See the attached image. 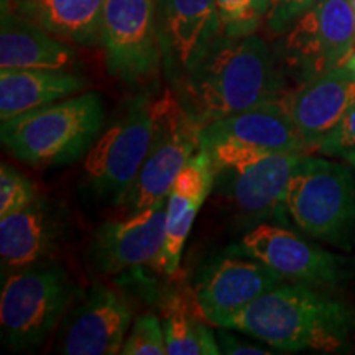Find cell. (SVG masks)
Here are the masks:
<instances>
[{"label": "cell", "instance_id": "obj_1", "mask_svg": "<svg viewBox=\"0 0 355 355\" xmlns=\"http://www.w3.org/2000/svg\"><path fill=\"white\" fill-rule=\"evenodd\" d=\"M285 76L273 48L259 35H224L175 84V94L202 128L266 102L285 101L290 94Z\"/></svg>", "mask_w": 355, "mask_h": 355}, {"label": "cell", "instance_id": "obj_2", "mask_svg": "<svg viewBox=\"0 0 355 355\" xmlns=\"http://www.w3.org/2000/svg\"><path fill=\"white\" fill-rule=\"evenodd\" d=\"M217 327L242 332L282 352L336 354L349 349L355 314L344 301L304 283L275 286Z\"/></svg>", "mask_w": 355, "mask_h": 355}, {"label": "cell", "instance_id": "obj_3", "mask_svg": "<svg viewBox=\"0 0 355 355\" xmlns=\"http://www.w3.org/2000/svg\"><path fill=\"white\" fill-rule=\"evenodd\" d=\"M101 94L84 91L53 104L2 121V144L30 166L68 165L86 155L104 130Z\"/></svg>", "mask_w": 355, "mask_h": 355}, {"label": "cell", "instance_id": "obj_4", "mask_svg": "<svg viewBox=\"0 0 355 355\" xmlns=\"http://www.w3.org/2000/svg\"><path fill=\"white\" fill-rule=\"evenodd\" d=\"M84 293L64 268L51 261L3 273L0 295L3 344L12 350L37 349Z\"/></svg>", "mask_w": 355, "mask_h": 355}, {"label": "cell", "instance_id": "obj_5", "mask_svg": "<svg viewBox=\"0 0 355 355\" xmlns=\"http://www.w3.org/2000/svg\"><path fill=\"white\" fill-rule=\"evenodd\" d=\"M285 211L303 234L349 250L355 242L354 168L304 153L288 183Z\"/></svg>", "mask_w": 355, "mask_h": 355}, {"label": "cell", "instance_id": "obj_6", "mask_svg": "<svg viewBox=\"0 0 355 355\" xmlns=\"http://www.w3.org/2000/svg\"><path fill=\"white\" fill-rule=\"evenodd\" d=\"M170 89L155 99L140 94L128 101L84 158V183L97 198L117 206L130 188L152 148Z\"/></svg>", "mask_w": 355, "mask_h": 355}, {"label": "cell", "instance_id": "obj_7", "mask_svg": "<svg viewBox=\"0 0 355 355\" xmlns=\"http://www.w3.org/2000/svg\"><path fill=\"white\" fill-rule=\"evenodd\" d=\"M214 168V186L242 214L268 217L285 209L290 178L304 153H282L234 141L202 145Z\"/></svg>", "mask_w": 355, "mask_h": 355}, {"label": "cell", "instance_id": "obj_8", "mask_svg": "<svg viewBox=\"0 0 355 355\" xmlns=\"http://www.w3.org/2000/svg\"><path fill=\"white\" fill-rule=\"evenodd\" d=\"M279 64L300 84L345 66L355 53V19L350 0H321L278 35Z\"/></svg>", "mask_w": 355, "mask_h": 355}, {"label": "cell", "instance_id": "obj_9", "mask_svg": "<svg viewBox=\"0 0 355 355\" xmlns=\"http://www.w3.org/2000/svg\"><path fill=\"white\" fill-rule=\"evenodd\" d=\"M101 48L110 76L130 86L157 81L163 71L158 0H105Z\"/></svg>", "mask_w": 355, "mask_h": 355}, {"label": "cell", "instance_id": "obj_10", "mask_svg": "<svg viewBox=\"0 0 355 355\" xmlns=\"http://www.w3.org/2000/svg\"><path fill=\"white\" fill-rule=\"evenodd\" d=\"M201 148V127L186 114L175 91L170 89L152 148L117 206L132 214L165 201L176 178Z\"/></svg>", "mask_w": 355, "mask_h": 355}, {"label": "cell", "instance_id": "obj_11", "mask_svg": "<svg viewBox=\"0 0 355 355\" xmlns=\"http://www.w3.org/2000/svg\"><path fill=\"white\" fill-rule=\"evenodd\" d=\"M234 250L268 265L285 279L309 286H337L355 272L347 257L311 243L301 235L279 225H255L242 237Z\"/></svg>", "mask_w": 355, "mask_h": 355}, {"label": "cell", "instance_id": "obj_12", "mask_svg": "<svg viewBox=\"0 0 355 355\" xmlns=\"http://www.w3.org/2000/svg\"><path fill=\"white\" fill-rule=\"evenodd\" d=\"M132 318V306L122 293L94 283L61 322L56 350L66 355L122 354Z\"/></svg>", "mask_w": 355, "mask_h": 355}, {"label": "cell", "instance_id": "obj_13", "mask_svg": "<svg viewBox=\"0 0 355 355\" xmlns=\"http://www.w3.org/2000/svg\"><path fill=\"white\" fill-rule=\"evenodd\" d=\"M163 71L176 84L211 50L222 33L216 0H158Z\"/></svg>", "mask_w": 355, "mask_h": 355}, {"label": "cell", "instance_id": "obj_14", "mask_svg": "<svg viewBox=\"0 0 355 355\" xmlns=\"http://www.w3.org/2000/svg\"><path fill=\"white\" fill-rule=\"evenodd\" d=\"M166 235V199L125 219L109 220L97 227L91 254L97 272L117 275L141 265L158 266Z\"/></svg>", "mask_w": 355, "mask_h": 355}, {"label": "cell", "instance_id": "obj_15", "mask_svg": "<svg viewBox=\"0 0 355 355\" xmlns=\"http://www.w3.org/2000/svg\"><path fill=\"white\" fill-rule=\"evenodd\" d=\"M282 275L252 257H225L207 270L193 291L199 314L211 326L237 313L283 282Z\"/></svg>", "mask_w": 355, "mask_h": 355}, {"label": "cell", "instance_id": "obj_16", "mask_svg": "<svg viewBox=\"0 0 355 355\" xmlns=\"http://www.w3.org/2000/svg\"><path fill=\"white\" fill-rule=\"evenodd\" d=\"M285 104L308 152H316L355 104V73L345 66L300 84Z\"/></svg>", "mask_w": 355, "mask_h": 355}, {"label": "cell", "instance_id": "obj_17", "mask_svg": "<svg viewBox=\"0 0 355 355\" xmlns=\"http://www.w3.org/2000/svg\"><path fill=\"white\" fill-rule=\"evenodd\" d=\"M66 234L60 206L38 196L15 214L0 219V261L3 273L50 261Z\"/></svg>", "mask_w": 355, "mask_h": 355}, {"label": "cell", "instance_id": "obj_18", "mask_svg": "<svg viewBox=\"0 0 355 355\" xmlns=\"http://www.w3.org/2000/svg\"><path fill=\"white\" fill-rule=\"evenodd\" d=\"M202 145L234 141L282 153H306L303 139L285 101H273L242 110L201 128Z\"/></svg>", "mask_w": 355, "mask_h": 355}, {"label": "cell", "instance_id": "obj_19", "mask_svg": "<svg viewBox=\"0 0 355 355\" xmlns=\"http://www.w3.org/2000/svg\"><path fill=\"white\" fill-rule=\"evenodd\" d=\"M212 189L214 168L209 155L201 148L176 178L166 198V235L158 268L168 277L180 270L188 235Z\"/></svg>", "mask_w": 355, "mask_h": 355}, {"label": "cell", "instance_id": "obj_20", "mask_svg": "<svg viewBox=\"0 0 355 355\" xmlns=\"http://www.w3.org/2000/svg\"><path fill=\"white\" fill-rule=\"evenodd\" d=\"M81 63L74 44L17 15L10 7L0 21V69H74Z\"/></svg>", "mask_w": 355, "mask_h": 355}, {"label": "cell", "instance_id": "obj_21", "mask_svg": "<svg viewBox=\"0 0 355 355\" xmlns=\"http://www.w3.org/2000/svg\"><path fill=\"white\" fill-rule=\"evenodd\" d=\"M74 69H0V121L87 91Z\"/></svg>", "mask_w": 355, "mask_h": 355}, {"label": "cell", "instance_id": "obj_22", "mask_svg": "<svg viewBox=\"0 0 355 355\" xmlns=\"http://www.w3.org/2000/svg\"><path fill=\"white\" fill-rule=\"evenodd\" d=\"M105 0H8L17 15L74 46H101Z\"/></svg>", "mask_w": 355, "mask_h": 355}, {"label": "cell", "instance_id": "obj_23", "mask_svg": "<svg viewBox=\"0 0 355 355\" xmlns=\"http://www.w3.org/2000/svg\"><path fill=\"white\" fill-rule=\"evenodd\" d=\"M194 304L193 296L171 291L163 304V329L166 355H217L222 354L216 332Z\"/></svg>", "mask_w": 355, "mask_h": 355}, {"label": "cell", "instance_id": "obj_24", "mask_svg": "<svg viewBox=\"0 0 355 355\" xmlns=\"http://www.w3.org/2000/svg\"><path fill=\"white\" fill-rule=\"evenodd\" d=\"M222 33L230 38L255 35L265 24L270 0H216Z\"/></svg>", "mask_w": 355, "mask_h": 355}, {"label": "cell", "instance_id": "obj_25", "mask_svg": "<svg viewBox=\"0 0 355 355\" xmlns=\"http://www.w3.org/2000/svg\"><path fill=\"white\" fill-rule=\"evenodd\" d=\"M123 355H166V339L163 322L157 314L146 313L133 319L125 343Z\"/></svg>", "mask_w": 355, "mask_h": 355}, {"label": "cell", "instance_id": "obj_26", "mask_svg": "<svg viewBox=\"0 0 355 355\" xmlns=\"http://www.w3.org/2000/svg\"><path fill=\"white\" fill-rule=\"evenodd\" d=\"M37 198V186L33 181L3 163L0 168V219L25 209Z\"/></svg>", "mask_w": 355, "mask_h": 355}, {"label": "cell", "instance_id": "obj_27", "mask_svg": "<svg viewBox=\"0 0 355 355\" xmlns=\"http://www.w3.org/2000/svg\"><path fill=\"white\" fill-rule=\"evenodd\" d=\"M318 2L321 0H270V10L265 20L266 28L278 37Z\"/></svg>", "mask_w": 355, "mask_h": 355}, {"label": "cell", "instance_id": "obj_28", "mask_svg": "<svg viewBox=\"0 0 355 355\" xmlns=\"http://www.w3.org/2000/svg\"><path fill=\"white\" fill-rule=\"evenodd\" d=\"M352 150H355V104L345 114L339 125L318 146L316 152L321 153L322 157L344 158V155Z\"/></svg>", "mask_w": 355, "mask_h": 355}, {"label": "cell", "instance_id": "obj_29", "mask_svg": "<svg viewBox=\"0 0 355 355\" xmlns=\"http://www.w3.org/2000/svg\"><path fill=\"white\" fill-rule=\"evenodd\" d=\"M217 343H219L220 352L227 355H268L272 350L261 349L260 345L245 343L241 337L232 336V329L227 327H217Z\"/></svg>", "mask_w": 355, "mask_h": 355}, {"label": "cell", "instance_id": "obj_30", "mask_svg": "<svg viewBox=\"0 0 355 355\" xmlns=\"http://www.w3.org/2000/svg\"><path fill=\"white\" fill-rule=\"evenodd\" d=\"M344 159L349 163L350 166L354 168V171H355V150H352V152H349L347 155H344Z\"/></svg>", "mask_w": 355, "mask_h": 355}, {"label": "cell", "instance_id": "obj_31", "mask_svg": "<svg viewBox=\"0 0 355 355\" xmlns=\"http://www.w3.org/2000/svg\"><path fill=\"white\" fill-rule=\"evenodd\" d=\"M345 68H349L350 71H354V73H355V53L352 56H350V60L347 61V63H345Z\"/></svg>", "mask_w": 355, "mask_h": 355}, {"label": "cell", "instance_id": "obj_32", "mask_svg": "<svg viewBox=\"0 0 355 355\" xmlns=\"http://www.w3.org/2000/svg\"><path fill=\"white\" fill-rule=\"evenodd\" d=\"M8 8V0H0V10H6Z\"/></svg>", "mask_w": 355, "mask_h": 355}, {"label": "cell", "instance_id": "obj_33", "mask_svg": "<svg viewBox=\"0 0 355 355\" xmlns=\"http://www.w3.org/2000/svg\"><path fill=\"white\" fill-rule=\"evenodd\" d=\"M350 6H352V12H354V19H355V0H350Z\"/></svg>", "mask_w": 355, "mask_h": 355}]
</instances>
